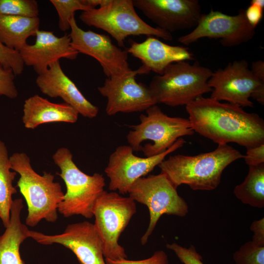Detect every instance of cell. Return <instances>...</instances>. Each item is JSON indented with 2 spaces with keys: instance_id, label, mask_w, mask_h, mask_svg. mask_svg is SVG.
Masks as SVG:
<instances>
[{
  "instance_id": "1",
  "label": "cell",
  "mask_w": 264,
  "mask_h": 264,
  "mask_svg": "<svg viewBox=\"0 0 264 264\" xmlns=\"http://www.w3.org/2000/svg\"><path fill=\"white\" fill-rule=\"evenodd\" d=\"M194 132L218 145L236 143L246 149L264 143V121L240 106L199 97L186 106Z\"/></svg>"
},
{
  "instance_id": "2",
  "label": "cell",
  "mask_w": 264,
  "mask_h": 264,
  "mask_svg": "<svg viewBox=\"0 0 264 264\" xmlns=\"http://www.w3.org/2000/svg\"><path fill=\"white\" fill-rule=\"evenodd\" d=\"M243 156L228 144L218 145L213 151L196 155L170 156L158 166L176 188L186 184L193 190L211 191L220 184L223 170Z\"/></svg>"
},
{
  "instance_id": "3",
  "label": "cell",
  "mask_w": 264,
  "mask_h": 264,
  "mask_svg": "<svg viewBox=\"0 0 264 264\" xmlns=\"http://www.w3.org/2000/svg\"><path fill=\"white\" fill-rule=\"evenodd\" d=\"M9 160L11 169L20 176L17 186L27 206L26 225L35 227L43 220L56 222L58 206L65 194L60 184L54 181V176L45 172L42 176L37 173L24 153H14Z\"/></svg>"
},
{
  "instance_id": "4",
  "label": "cell",
  "mask_w": 264,
  "mask_h": 264,
  "mask_svg": "<svg viewBox=\"0 0 264 264\" xmlns=\"http://www.w3.org/2000/svg\"><path fill=\"white\" fill-rule=\"evenodd\" d=\"M212 73L198 62L191 64L179 61L170 65L162 74L153 77L148 87L157 104L186 106L212 91L208 80Z\"/></svg>"
},
{
  "instance_id": "5",
  "label": "cell",
  "mask_w": 264,
  "mask_h": 264,
  "mask_svg": "<svg viewBox=\"0 0 264 264\" xmlns=\"http://www.w3.org/2000/svg\"><path fill=\"white\" fill-rule=\"evenodd\" d=\"M52 158L61 171L57 174L66 188L58 211L65 218L81 215L92 218L94 205L106 186L103 175L96 173L90 176L83 172L74 162L70 150L65 147L58 149Z\"/></svg>"
},
{
  "instance_id": "6",
  "label": "cell",
  "mask_w": 264,
  "mask_h": 264,
  "mask_svg": "<svg viewBox=\"0 0 264 264\" xmlns=\"http://www.w3.org/2000/svg\"><path fill=\"white\" fill-rule=\"evenodd\" d=\"M212 89L211 98L237 104L242 107H253L252 97L264 104V62L252 63L249 69L244 60L229 63L223 68L213 72L208 80Z\"/></svg>"
},
{
  "instance_id": "7",
  "label": "cell",
  "mask_w": 264,
  "mask_h": 264,
  "mask_svg": "<svg viewBox=\"0 0 264 264\" xmlns=\"http://www.w3.org/2000/svg\"><path fill=\"white\" fill-rule=\"evenodd\" d=\"M145 111L140 122L131 126L126 138L133 151H141L146 157L163 153L178 138L195 132L188 119L169 116L156 104Z\"/></svg>"
},
{
  "instance_id": "8",
  "label": "cell",
  "mask_w": 264,
  "mask_h": 264,
  "mask_svg": "<svg viewBox=\"0 0 264 264\" xmlns=\"http://www.w3.org/2000/svg\"><path fill=\"white\" fill-rule=\"evenodd\" d=\"M79 19L88 26L107 32L120 47L124 46L130 36L144 35L173 40L171 33L145 22L136 12L132 0H110L102 7L82 12Z\"/></svg>"
},
{
  "instance_id": "9",
  "label": "cell",
  "mask_w": 264,
  "mask_h": 264,
  "mask_svg": "<svg viewBox=\"0 0 264 264\" xmlns=\"http://www.w3.org/2000/svg\"><path fill=\"white\" fill-rule=\"evenodd\" d=\"M136 212L135 202L130 197L104 190L99 197L93 208V224L102 242L105 259L127 258L118 240Z\"/></svg>"
},
{
  "instance_id": "10",
  "label": "cell",
  "mask_w": 264,
  "mask_h": 264,
  "mask_svg": "<svg viewBox=\"0 0 264 264\" xmlns=\"http://www.w3.org/2000/svg\"><path fill=\"white\" fill-rule=\"evenodd\" d=\"M128 194L135 202L145 205L149 211L148 227L140 240L142 245L147 242L161 216L183 217L188 213L187 202L178 194L176 188L166 176L161 173L138 179L132 184Z\"/></svg>"
},
{
  "instance_id": "11",
  "label": "cell",
  "mask_w": 264,
  "mask_h": 264,
  "mask_svg": "<svg viewBox=\"0 0 264 264\" xmlns=\"http://www.w3.org/2000/svg\"><path fill=\"white\" fill-rule=\"evenodd\" d=\"M185 143L183 138H179L163 153L145 157L135 155L129 145L118 146L110 155L105 169L110 179L109 189L110 191H118L122 195L128 194L136 180L145 176L168 154L181 148Z\"/></svg>"
},
{
  "instance_id": "12",
  "label": "cell",
  "mask_w": 264,
  "mask_h": 264,
  "mask_svg": "<svg viewBox=\"0 0 264 264\" xmlns=\"http://www.w3.org/2000/svg\"><path fill=\"white\" fill-rule=\"evenodd\" d=\"M255 28L248 22L245 10L240 9L234 16L211 10L202 14L191 32L178 38V42L188 45L203 38L220 39L223 46L239 45L251 40L255 35Z\"/></svg>"
},
{
  "instance_id": "13",
  "label": "cell",
  "mask_w": 264,
  "mask_h": 264,
  "mask_svg": "<svg viewBox=\"0 0 264 264\" xmlns=\"http://www.w3.org/2000/svg\"><path fill=\"white\" fill-rule=\"evenodd\" d=\"M149 73L141 66L124 76L107 78L104 84L97 88L100 94L107 99V114L141 112L157 104L148 86L135 79L137 75Z\"/></svg>"
},
{
  "instance_id": "14",
  "label": "cell",
  "mask_w": 264,
  "mask_h": 264,
  "mask_svg": "<svg viewBox=\"0 0 264 264\" xmlns=\"http://www.w3.org/2000/svg\"><path fill=\"white\" fill-rule=\"evenodd\" d=\"M70 25L69 35L73 48L96 60L107 78L121 77L132 70L126 50L114 44L109 36L84 30L78 25L74 16L70 20Z\"/></svg>"
},
{
  "instance_id": "15",
  "label": "cell",
  "mask_w": 264,
  "mask_h": 264,
  "mask_svg": "<svg viewBox=\"0 0 264 264\" xmlns=\"http://www.w3.org/2000/svg\"><path fill=\"white\" fill-rule=\"evenodd\" d=\"M28 236L41 244L62 245L74 254L80 264H107L101 239L94 224L88 221L68 224L59 234L46 235L29 230Z\"/></svg>"
},
{
  "instance_id": "16",
  "label": "cell",
  "mask_w": 264,
  "mask_h": 264,
  "mask_svg": "<svg viewBox=\"0 0 264 264\" xmlns=\"http://www.w3.org/2000/svg\"><path fill=\"white\" fill-rule=\"evenodd\" d=\"M135 7L170 33L195 27L201 15L198 0H132Z\"/></svg>"
},
{
  "instance_id": "17",
  "label": "cell",
  "mask_w": 264,
  "mask_h": 264,
  "mask_svg": "<svg viewBox=\"0 0 264 264\" xmlns=\"http://www.w3.org/2000/svg\"><path fill=\"white\" fill-rule=\"evenodd\" d=\"M34 44H27L19 52L24 65L33 67L38 75L61 58L75 59L79 53L71 45L69 34L56 36L53 32L39 30Z\"/></svg>"
},
{
  "instance_id": "18",
  "label": "cell",
  "mask_w": 264,
  "mask_h": 264,
  "mask_svg": "<svg viewBox=\"0 0 264 264\" xmlns=\"http://www.w3.org/2000/svg\"><path fill=\"white\" fill-rule=\"evenodd\" d=\"M36 83L43 94L51 98H61L83 116L93 118L97 115L98 108L90 103L66 75L60 61L51 64L45 72L38 75Z\"/></svg>"
},
{
  "instance_id": "19",
  "label": "cell",
  "mask_w": 264,
  "mask_h": 264,
  "mask_svg": "<svg viewBox=\"0 0 264 264\" xmlns=\"http://www.w3.org/2000/svg\"><path fill=\"white\" fill-rule=\"evenodd\" d=\"M126 50L139 59L149 72L152 71L158 75L162 74L172 63L194 59L187 47L167 44L154 36H148L141 43L132 41Z\"/></svg>"
},
{
  "instance_id": "20",
  "label": "cell",
  "mask_w": 264,
  "mask_h": 264,
  "mask_svg": "<svg viewBox=\"0 0 264 264\" xmlns=\"http://www.w3.org/2000/svg\"><path fill=\"white\" fill-rule=\"evenodd\" d=\"M22 123L27 129H34L40 125L62 122L73 123L79 113L70 105L55 103L38 94L30 96L24 101Z\"/></svg>"
},
{
  "instance_id": "21",
  "label": "cell",
  "mask_w": 264,
  "mask_h": 264,
  "mask_svg": "<svg viewBox=\"0 0 264 264\" xmlns=\"http://www.w3.org/2000/svg\"><path fill=\"white\" fill-rule=\"evenodd\" d=\"M23 207L22 198L13 200L9 224L0 235V264H24L20 255V247L29 238V229L21 220Z\"/></svg>"
},
{
  "instance_id": "22",
  "label": "cell",
  "mask_w": 264,
  "mask_h": 264,
  "mask_svg": "<svg viewBox=\"0 0 264 264\" xmlns=\"http://www.w3.org/2000/svg\"><path fill=\"white\" fill-rule=\"evenodd\" d=\"M40 20L27 17L0 15V42L8 48L20 52L30 36L39 30Z\"/></svg>"
},
{
  "instance_id": "23",
  "label": "cell",
  "mask_w": 264,
  "mask_h": 264,
  "mask_svg": "<svg viewBox=\"0 0 264 264\" xmlns=\"http://www.w3.org/2000/svg\"><path fill=\"white\" fill-rule=\"evenodd\" d=\"M11 170L7 147L0 140V219L5 228L10 222L12 195L17 192L13 185L17 173Z\"/></svg>"
},
{
  "instance_id": "24",
  "label": "cell",
  "mask_w": 264,
  "mask_h": 264,
  "mask_svg": "<svg viewBox=\"0 0 264 264\" xmlns=\"http://www.w3.org/2000/svg\"><path fill=\"white\" fill-rule=\"evenodd\" d=\"M236 197L243 203L252 207H264V163L249 166L243 181L234 190Z\"/></svg>"
},
{
  "instance_id": "25",
  "label": "cell",
  "mask_w": 264,
  "mask_h": 264,
  "mask_svg": "<svg viewBox=\"0 0 264 264\" xmlns=\"http://www.w3.org/2000/svg\"><path fill=\"white\" fill-rule=\"evenodd\" d=\"M59 16L58 26L60 30L70 29V20L76 11H87L92 9L86 5L84 0H50Z\"/></svg>"
},
{
  "instance_id": "26",
  "label": "cell",
  "mask_w": 264,
  "mask_h": 264,
  "mask_svg": "<svg viewBox=\"0 0 264 264\" xmlns=\"http://www.w3.org/2000/svg\"><path fill=\"white\" fill-rule=\"evenodd\" d=\"M0 15L38 17V2L35 0H0Z\"/></svg>"
},
{
  "instance_id": "27",
  "label": "cell",
  "mask_w": 264,
  "mask_h": 264,
  "mask_svg": "<svg viewBox=\"0 0 264 264\" xmlns=\"http://www.w3.org/2000/svg\"><path fill=\"white\" fill-rule=\"evenodd\" d=\"M236 264H264V246L245 242L233 254Z\"/></svg>"
},
{
  "instance_id": "28",
  "label": "cell",
  "mask_w": 264,
  "mask_h": 264,
  "mask_svg": "<svg viewBox=\"0 0 264 264\" xmlns=\"http://www.w3.org/2000/svg\"><path fill=\"white\" fill-rule=\"evenodd\" d=\"M0 62L5 67L11 68L16 76L23 71L24 65L19 52L8 48L0 42Z\"/></svg>"
},
{
  "instance_id": "29",
  "label": "cell",
  "mask_w": 264,
  "mask_h": 264,
  "mask_svg": "<svg viewBox=\"0 0 264 264\" xmlns=\"http://www.w3.org/2000/svg\"><path fill=\"white\" fill-rule=\"evenodd\" d=\"M15 76L11 68L5 67L0 62V95L10 99L18 96V92L14 82Z\"/></svg>"
},
{
  "instance_id": "30",
  "label": "cell",
  "mask_w": 264,
  "mask_h": 264,
  "mask_svg": "<svg viewBox=\"0 0 264 264\" xmlns=\"http://www.w3.org/2000/svg\"><path fill=\"white\" fill-rule=\"evenodd\" d=\"M166 247L173 251L180 261L184 264H204L202 262L201 256L197 252L193 245L187 248L174 242L167 244Z\"/></svg>"
},
{
  "instance_id": "31",
  "label": "cell",
  "mask_w": 264,
  "mask_h": 264,
  "mask_svg": "<svg viewBox=\"0 0 264 264\" xmlns=\"http://www.w3.org/2000/svg\"><path fill=\"white\" fill-rule=\"evenodd\" d=\"M107 264H169L168 256L163 250L155 251L150 258L141 260H122L113 261L105 259Z\"/></svg>"
},
{
  "instance_id": "32",
  "label": "cell",
  "mask_w": 264,
  "mask_h": 264,
  "mask_svg": "<svg viewBox=\"0 0 264 264\" xmlns=\"http://www.w3.org/2000/svg\"><path fill=\"white\" fill-rule=\"evenodd\" d=\"M264 8L263 0H252L245 10V16L248 22L254 27L261 21Z\"/></svg>"
},
{
  "instance_id": "33",
  "label": "cell",
  "mask_w": 264,
  "mask_h": 264,
  "mask_svg": "<svg viewBox=\"0 0 264 264\" xmlns=\"http://www.w3.org/2000/svg\"><path fill=\"white\" fill-rule=\"evenodd\" d=\"M246 149L243 158L246 164L250 166L264 163V143Z\"/></svg>"
},
{
  "instance_id": "34",
  "label": "cell",
  "mask_w": 264,
  "mask_h": 264,
  "mask_svg": "<svg viewBox=\"0 0 264 264\" xmlns=\"http://www.w3.org/2000/svg\"><path fill=\"white\" fill-rule=\"evenodd\" d=\"M250 229L253 233L252 241L258 245L264 246V218L253 221Z\"/></svg>"
}]
</instances>
